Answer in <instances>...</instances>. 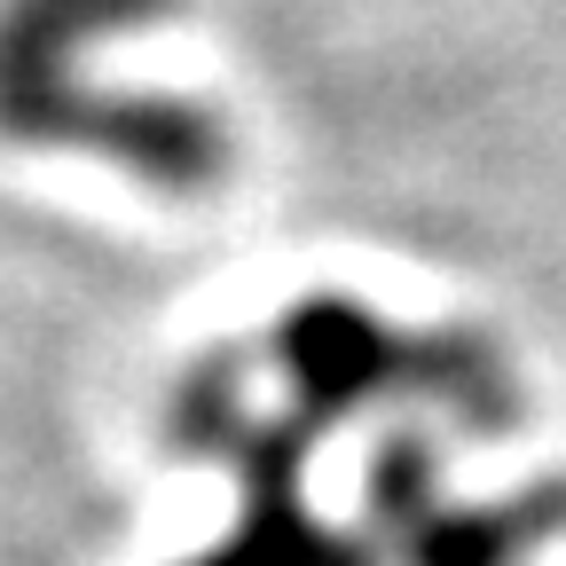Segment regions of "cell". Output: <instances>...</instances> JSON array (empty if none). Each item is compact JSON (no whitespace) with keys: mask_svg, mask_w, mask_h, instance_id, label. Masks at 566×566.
Listing matches in <instances>:
<instances>
[{"mask_svg":"<svg viewBox=\"0 0 566 566\" xmlns=\"http://www.w3.org/2000/svg\"><path fill=\"white\" fill-rule=\"evenodd\" d=\"M166 433H174V449H197V457L237 472V527L197 566H378L370 543H354L331 520H315V504H307L315 433L292 409L268 417L244 394L237 354H212V363H197L174 386Z\"/></svg>","mask_w":566,"mask_h":566,"instance_id":"3","label":"cell"},{"mask_svg":"<svg viewBox=\"0 0 566 566\" xmlns=\"http://www.w3.org/2000/svg\"><path fill=\"white\" fill-rule=\"evenodd\" d=\"M260 354L292 386V417L315 441L331 424L394 401H424L464 433H504L520 417L512 363L480 331H401L363 300H300Z\"/></svg>","mask_w":566,"mask_h":566,"instance_id":"2","label":"cell"},{"mask_svg":"<svg viewBox=\"0 0 566 566\" xmlns=\"http://www.w3.org/2000/svg\"><path fill=\"white\" fill-rule=\"evenodd\" d=\"M370 558L378 566H527L566 527V488L543 480L520 504H457L424 433H386L370 472Z\"/></svg>","mask_w":566,"mask_h":566,"instance_id":"4","label":"cell"},{"mask_svg":"<svg viewBox=\"0 0 566 566\" xmlns=\"http://www.w3.org/2000/svg\"><path fill=\"white\" fill-rule=\"evenodd\" d=\"M158 17H174V0H0V134L71 142L166 197H205L237 158L221 118L174 95H103L71 71L80 40Z\"/></svg>","mask_w":566,"mask_h":566,"instance_id":"1","label":"cell"}]
</instances>
